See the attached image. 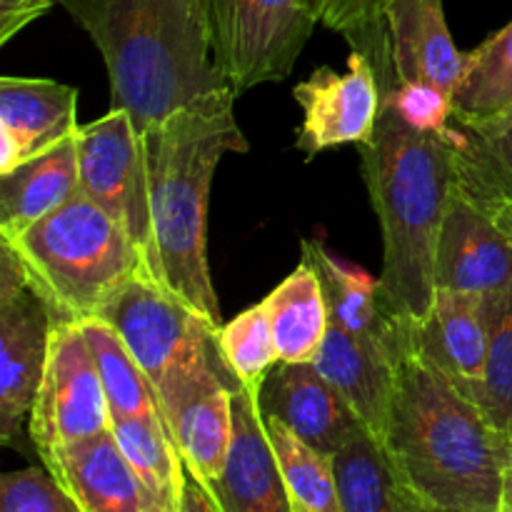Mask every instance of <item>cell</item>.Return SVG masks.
Instances as JSON below:
<instances>
[{
	"label": "cell",
	"instance_id": "1",
	"mask_svg": "<svg viewBox=\"0 0 512 512\" xmlns=\"http://www.w3.org/2000/svg\"><path fill=\"white\" fill-rule=\"evenodd\" d=\"M398 483L445 508L500 512L512 443L480 405L410 348L395 370L383 435L378 438Z\"/></svg>",
	"mask_w": 512,
	"mask_h": 512
},
{
	"label": "cell",
	"instance_id": "2",
	"mask_svg": "<svg viewBox=\"0 0 512 512\" xmlns=\"http://www.w3.org/2000/svg\"><path fill=\"white\" fill-rule=\"evenodd\" d=\"M233 88L208 95L140 133L148 173L150 278L223 328L208 265L210 185L225 153H245Z\"/></svg>",
	"mask_w": 512,
	"mask_h": 512
},
{
	"label": "cell",
	"instance_id": "3",
	"mask_svg": "<svg viewBox=\"0 0 512 512\" xmlns=\"http://www.w3.org/2000/svg\"><path fill=\"white\" fill-rule=\"evenodd\" d=\"M453 133L418 128L383 93L373 140L358 145L360 173L383 230L380 298L410 325L435 300V250L455 185Z\"/></svg>",
	"mask_w": 512,
	"mask_h": 512
},
{
	"label": "cell",
	"instance_id": "4",
	"mask_svg": "<svg viewBox=\"0 0 512 512\" xmlns=\"http://www.w3.org/2000/svg\"><path fill=\"white\" fill-rule=\"evenodd\" d=\"M63 5L103 55L113 108L125 110L138 133L233 88L215 63L203 0H63Z\"/></svg>",
	"mask_w": 512,
	"mask_h": 512
},
{
	"label": "cell",
	"instance_id": "5",
	"mask_svg": "<svg viewBox=\"0 0 512 512\" xmlns=\"http://www.w3.org/2000/svg\"><path fill=\"white\" fill-rule=\"evenodd\" d=\"M0 243L13 250L58 323L100 318L115 293L145 270L130 235L83 193L23 233L0 235Z\"/></svg>",
	"mask_w": 512,
	"mask_h": 512
},
{
	"label": "cell",
	"instance_id": "6",
	"mask_svg": "<svg viewBox=\"0 0 512 512\" xmlns=\"http://www.w3.org/2000/svg\"><path fill=\"white\" fill-rule=\"evenodd\" d=\"M303 260L315 268L328 298L330 323L315 368L348 398L365 428L380 438L388 418L395 370L410 348V328L383 303L378 280L335 258L320 240H303Z\"/></svg>",
	"mask_w": 512,
	"mask_h": 512
},
{
	"label": "cell",
	"instance_id": "7",
	"mask_svg": "<svg viewBox=\"0 0 512 512\" xmlns=\"http://www.w3.org/2000/svg\"><path fill=\"white\" fill-rule=\"evenodd\" d=\"M100 320L113 325L148 375L168 425L200 395L240 388L220 353V328L145 270L115 293Z\"/></svg>",
	"mask_w": 512,
	"mask_h": 512
},
{
	"label": "cell",
	"instance_id": "8",
	"mask_svg": "<svg viewBox=\"0 0 512 512\" xmlns=\"http://www.w3.org/2000/svg\"><path fill=\"white\" fill-rule=\"evenodd\" d=\"M210 45L240 93L293 73L318 25L303 0H203Z\"/></svg>",
	"mask_w": 512,
	"mask_h": 512
},
{
	"label": "cell",
	"instance_id": "9",
	"mask_svg": "<svg viewBox=\"0 0 512 512\" xmlns=\"http://www.w3.org/2000/svg\"><path fill=\"white\" fill-rule=\"evenodd\" d=\"M108 395L80 323H58L28 415V438L45 455L110 433Z\"/></svg>",
	"mask_w": 512,
	"mask_h": 512
},
{
	"label": "cell",
	"instance_id": "10",
	"mask_svg": "<svg viewBox=\"0 0 512 512\" xmlns=\"http://www.w3.org/2000/svg\"><path fill=\"white\" fill-rule=\"evenodd\" d=\"M55 325L50 305L28 283L13 250L0 243V440L10 448H20Z\"/></svg>",
	"mask_w": 512,
	"mask_h": 512
},
{
	"label": "cell",
	"instance_id": "11",
	"mask_svg": "<svg viewBox=\"0 0 512 512\" xmlns=\"http://www.w3.org/2000/svg\"><path fill=\"white\" fill-rule=\"evenodd\" d=\"M80 193L105 210L130 235L150 270L153 230H150L148 173L143 140L125 110L110 108L100 120L78 128Z\"/></svg>",
	"mask_w": 512,
	"mask_h": 512
},
{
	"label": "cell",
	"instance_id": "12",
	"mask_svg": "<svg viewBox=\"0 0 512 512\" xmlns=\"http://www.w3.org/2000/svg\"><path fill=\"white\" fill-rule=\"evenodd\" d=\"M303 108L298 148L308 158L338 145H363L373 140L383 110V88L373 60L350 50L348 70H315L293 90Z\"/></svg>",
	"mask_w": 512,
	"mask_h": 512
},
{
	"label": "cell",
	"instance_id": "13",
	"mask_svg": "<svg viewBox=\"0 0 512 512\" xmlns=\"http://www.w3.org/2000/svg\"><path fill=\"white\" fill-rule=\"evenodd\" d=\"M512 285V235L453 185L435 250V290L490 295Z\"/></svg>",
	"mask_w": 512,
	"mask_h": 512
},
{
	"label": "cell",
	"instance_id": "14",
	"mask_svg": "<svg viewBox=\"0 0 512 512\" xmlns=\"http://www.w3.org/2000/svg\"><path fill=\"white\" fill-rule=\"evenodd\" d=\"M260 413L288 425L298 438L335 455L368 430L343 393L315 363H278L255 390Z\"/></svg>",
	"mask_w": 512,
	"mask_h": 512
},
{
	"label": "cell",
	"instance_id": "15",
	"mask_svg": "<svg viewBox=\"0 0 512 512\" xmlns=\"http://www.w3.org/2000/svg\"><path fill=\"white\" fill-rule=\"evenodd\" d=\"M255 390L233 393V443L228 463L215 483L203 485L220 512H298L280 475Z\"/></svg>",
	"mask_w": 512,
	"mask_h": 512
},
{
	"label": "cell",
	"instance_id": "16",
	"mask_svg": "<svg viewBox=\"0 0 512 512\" xmlns=\"http://www.w3.org/2000/svg\"><path fill=\"white\" fill-rule=\"evenodd\" d=\"M78 90L45 78H0V173L78 133Z\"/></svg>",
	"mask_w": 512,
	"mask_h": 512
},
{
	"label": "cell",
	"instance_id": "17",
	"mask_svg": "<svg viewBox=\"0 0 512 512\" xmlns=\"http://www.w3.org/2000/svg\"><path fill=\"white\" fill-rule=\"evenodd\" d=\"M80 512H163L120 453L113 433L40 455Z\"/></svg>",
	"mask_w": 512,
	"mask_h": 512
},
{
	"label": "cell",
	"instance_id": "18",
	"mask_svg": "<svg viewBox=\"0 0 512 512\" xmlns=\"http://www.w3.org/2000/svg\"><path fill=\"white\" fill-rule=\"evenodd\" d=\"M385 28L400 83L438 90L453 100L465 53L455 48L443 0H388Z\"/></svg>",
	"mask_w": 512,
	"mask_h": 512
},
{
	"label": "cell",
	"instance_id": "19",
	"mask_svg": "<svg viewBox=\"0 0 512 512\" xmlns=\"http://www.w3.org/2000/svg\"><path fill=\"white\" fill-rule=\"evenodd\" d=\"M410 333L415 353L470 395L483 378L488 360L483 295L435 290L433 308Z\"/></svg>",
	"mask_w": 512,
	"mask_h": 512
},
{
	"label": "cell",
	"instance_id": "20",
	"mask_svg": "<svg viewBox=\"0 0 512 512\" xmlns=\"http://www.w3.org/2000/svg\"><path fill=\"white\" fill-rule=\"evenodd\" d=\"M75 135L0 173V235L23 233L80 193Z\"/></svg>",
	"mask_w": 512,
	"mask_h": 512
},
{
	"label": "cell",
	"instance_id": "21",
	"mask_svg": "<svg viewBox=\"0 0 512 512\" xmlns=\"http://www.w3.org/2000/svg\"><path fill=\"white\" fill-rule=\"evenodd\" d=\"M455 183L488 213L512 208V108L478 123H455Z\"/></svg>",
	"mask_w": 512,
	"mask_h": 512
},
{
	"label": "cell",
	"instance_id": "22",
	"mask_svg": "<svg viewBox=\"0 0 512 512\" xmlns=\"http://www.w3.org/2000/svg\"><path fill=\"white\" fill-rule=\"evenodd\" d=\"M263 308L273 328L280 363H315L330 323L328 298L320 275L305 260L270 290Z\"/></svg>",
	"mask_w": 512,
	"mask_h": 512
},
{
	"label": "cell",
	"instance_id": "23",
	"mask_svg": "<svg viewBox=\"0 0 512 512\" xmlns=\"http://www.w3.org/2000/svg\"><path fill=\"white\" fill-rule=\"evenodd\" d=\"M110 433L155 505L178 512L188 470L168 425L153 418H113Z\"/></svg>",
	"mask_w": 512,
	"mask_h": 512
},
{
	"label": "cell",
	"instance_id": "24",
	"mask_svg": "<svg viewBox=\"0 0 512 512\" xmlns=\"http://www.w3.org/2000/svg\"><path fill=\"white\" fill-rule=\"evenodd\" d=\"M233 388L200 395L170 420V435L185 470L198 483L210 485L223 475L233 443Z\"/></svg>",
	"mask_w": 512,
	"mask_h": 512
},
{
	"label": "cell",
	"instance_id": "25",
	"mask_svg": "<svg viewBox=\"0 0 512 512\" xmlns=\"http://www.w3.org/2000/svg\"><path fill=\"white\" fill-rule=\"evenodd\" d=\"M80 328L88 338L95 368H98L100 380H103L110 415L113 418H153L165 423L163 408H160L153 383L143 373V368L133 358L123 338L115 333L113 325L95 318L80 323Z\"/></svg>",
	"mask_w": 512,
	"mask_h": 512
},
{
	"label": "cell",
	"instance_id": "26",
	"mask_svg": "<svg viewBox=\"0 0 512 512\" xmlns=\"http://www.w3.org/2000/svg\"><path fill=\"white\" fill-rule=\"evenodd\" d=\"M512 108V20L465 55L450 110L453 123H478Z\"/></svg>",
	"mask_w": 512,
	"mask_h": 512
},
{
	"label": "cell",
	"instance_id": "27",
	"mask_svg": "<svg viewBox=\"0 0 512 512\" xmlns=\"http://www.w3.org/2000/svg\"><path fill=\"white\" fill-rule=\"evenodd\" d=\"M335 478L343 512H405L403 488L370 430L358 433L335 453Z\"/></svg>",
	"mask_w": 512,
	"mask_h": 512
},
{
	"label": "cell",
	"instance_id": "28",
	"mask_svg": "<svg viewBox=\"0 0 512 512\" xmlns=\"http://www.w3.org/2000/svg\"><path fill=\"white\" fill-rule=\"evenodd\" d=\"M263 420L280 475L295 505L308 512H343L335 478V455L320 453L280 420L268 415H263Z\"/></svg>",
	"mask_w": 512,
	"mask_h": 512
},
{
	"label": "cell",
	"instance_id": "29",
	"mask_svg": "<svg viewBox=\"0 0 512 512\" xmlns=\"http://www.w3.org/2000/svg\"><path fill=\"white\" fill-rule=\"evenodd\" d=\"M488 360L470 398L480 405L495 430L512 443V285L485 295Z\"/></svg>",
	"mask_w": 512,
	"mask_h": 512
},
{
	"label": "cell",
	"instance_id": "30",
	"mask_svg": "<svg viewBox=\"0 0 512 512\" xmlns=\"http://www.w3.org/2000/svg\"><path fill=\"white\" fill-rule=\"evenodd\" d=\"M220 353L240 385L260 388L265 375L280 363L273 328L263 303L243 310L218 330Z\"/></svg>",
	"mask_w": 512,
	"mask_h": 512
},
{
	"label": "cell",
	"instance_id": "31",
	"mask_svg": "<svg viewBox=\"0 0 512 512\" xmlns=\"http://www.w3.org/2000/svg\"><path fill=\"white\" fill-rule=\"evenodd\" d=\"M325 28L348 40L350 50H360L370 58L388 45L385 5L388 0H303Z\"/></svg>",
	"mask_w": 512,
	"mask_h": 512
},
{
	"label": "cell",
	"instance_id": "32",
	"mask_svg": "<svg viewBox=\"0 0 512 512\" xmlns=\"http://www.w3.org/2000/svg\"><path fill=\"white\" fill-rule=\"evenodd\" d=\"M0 512H80L58 480L40 468L15 470L0 480Z\"/></svg>",
	"mask_w": 512,
	"mask_h": 512
},
{
	"label": "cell",
	"instance_id": "33",
	"mask_svg": "<svg viewBox=\"0 0 512 512\" xmlns=\"http://www.w3.org/2000/svg\"><path fill=\"white\" fill-rule=\"evenodd\" d=\"M53 3L55 0H0V40L8 43Z\"/></svg>",
	"mask_w": 512,
	"mask_h": 512
},
{
	"label": "cell",
	"instance_id": "34",
	"mask_svg": "<svg viewBox=\"0 0 512 512\" xmlns=\"http://www.w3.org/2000/svg\"><path fill=\"white\" fill-rule=\"evenodd\" d=\"M178 512H220L215 500L210 498L208 490L188 473V480H185V493L183 503H180Z\"/></svg>",
	"mask_w": 512,
	"mask_h": 512
},
{
	"label": "cell",
	"instance_id": "35",
	"mask_svg": "<svg viewBox=\"0 0 512 512\" xmlns=\"http://www.w3.org/2000/svg\"><path fill=\"white\" fill-rule=\"evenodd\" d=\"M403 488V485H400ZM403 510L405 512H485V510H470V508H445V505L425 503V500L415 498L403 488Z\"/></svg>",
	"mask_w": 512,
	"mask_h": 512
},
{
	"label": "cell",
	"instance_id": "36",
	"mask_svg": "<svg viewBox=\"0 0 512 512\" xmlns=\"http://www.w3.org/2000/svg\"><path fill=\"white\" fill-rule=\"evenodd\" d=\"M500 512H512V460L505 470V483H503V500H500Z\"/></svg>",
	"mask_w": 512,
	"mask_h": 512
},
{
	"label": "cell",
	"instance_id": "37",
	"mask_svg": "<svg viewBox=\"0 0 512 512\" xmlns=\"http://www.w3.org/2000/svg\"><path fill=\"white\" fill-rule=\"evenodd\" d=\"M495 218H498V223L503 225V228L512 235V208L510 210H500V213H495Z\"/></svg>",
	"mask_w": 512,
	"mask_h": 512
},
{
	"label": "cell",
	"instance_id": "38",
	"mask_svg": "<svg viewBox=\"0 0 512 512\" xmlns=\"http://www.w3.org/2000/svg\"><path fill=\"white\" fill-rule=\"evenodd\" d=\"M295 508H298V512H308V510H303V508H300V505H295Z\"/></svg>",
	"mask_w": 512,
	"mask_h": 512
}]
</instances>
